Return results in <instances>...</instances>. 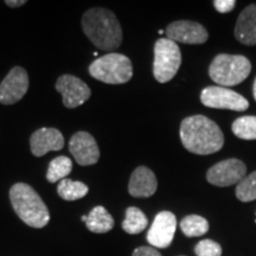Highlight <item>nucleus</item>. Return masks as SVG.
<instances>
[{"label": "nucleus", "instance_id": "obj_16", "mask_svg": "<svg viewBox=\"0 0 256 256\" xmlns=\"http://www.w3.org/2000/svg\"><path fill=\"white\" fill-rule=\"evenodd\" d=\"M235 37L244 46H256V4H252L240 14L235 26Z\"/></svg>", "mask_w": 256, "mask_h": 256}, {"label": "nucleus", "instance_id": "obj_2", "mask_svg": "<svg viewBox=\"0 0 256 256\" xmlns=\"http://www.w3.org/2000/svg\"><path fill=\"white\" fill-rule=\"evenodd\" d=\"M82 28L98 49L114 51L122 43V28L116 16L107 8H90L83 14Z\"/></svg>", "mask_w": 256, "mask_h": 256}, {"label": "nucleus", "instance_id": "obj_24", "mask_svg": "<svg viewBox=\"0 0 256 256\" xmlns=\"http://www.w3.org/2000/svg\"><path fill=\"white\" fill-rule=\"evenodd\" d=\"M194 252L197 256H220L222 247L212 240H202L194 247Z\"/></svg>", "mask_w": 256, "mask_h": 256}, {"label": "nucleus", "instance_id": "obj_7", "mask_svg": "<svg viewBox=\"0 0 256 256\" xmlns=\"http://www.w3.org/2000/svg\"><path fill=\"white\" fill-rule=\"evenodd\" d=\"M202 104L209 108L217 110H230L236 112H243L248 110L249 102L238 92L229 88L211 86L203 89L200 94Z\"/></svg>", "mask_w": 256, "mask_h": 256}, {"label": "nucleus", "instance_id": "obj_25", "mask_svg": "<svg viewBox=\"0 0 256 256\" xmlns=\"http://www.w3.org/2000/svg\"><path fill=\"white\" fill-rule=\"evenodd\" d=\"M214 6L220 14H228L235 8L236 2L235 0H215Z\"/></svg>", "mask_w": 256, "mask_h": 256}, {"label": "nucleus", "instance_id": "obj_17", "mask_svg": "<svg viewBox=\"0 0 256 256\" xmlns=\"http://www.w3.org/2000/svg\"><path fill=\"white\" fill-rule=\"evenodd\" d=\"M86 226L92 232L104 234L114 228V220L106 208L98 206L89 212Z\"/></svg>", "mask_w": 256, "mask_h": 256}, {"label": "nucleus", "instance_id": "obj_5", "mask_svg": "<svg viewBox=\"0 0 256 256\" xmlns=\"http://www.w3.org/2000/svg\"><path fill=\"white\" fill-rule=\"evenodd\" d=\"M92 78L108 84H124L133 76L130 60L122 54L112 52L95 60L89 66Z\"/></svg>", "mask_w": 256, "mask_h": 256}, {"label": "nucleus", "instance_id": "obj_26", "mask_svg": "<svg viewBox=\"0 0 256 256\" xmlns=\"http://www.w3.org/2000/svg\"><path fill=\"white\" fill-rule=\"evenodd\" d=\"M132 256H162V254H160L156 248L142 246V247L136 248V250L133 252Z\"/></svg>", "mask_w": 256, "mask_h": 256}, {"label": "nucleus", "instance_id": "obj_28", "mask_svg": "<svg viewBox=\"0 0 256 256\" xmlns=\"http://www.w3.org/2000/svg\"><path fill=\"white\" fill-rule=\"evenodd\" d=\"M252 95H254V98L256 100V78L254 80V84H252Z\"/></svg>", "mask_w": 256, "mask_h": 256}, {"label": "nucleus", "instance_id": "obj_23", "mask_svg": "<svg viewBox=\"0 0 256 256\" xmlns=\"http://www.w3.org/2000/svg\"><path fill=\"white\" fill-rule=\"evenodd\" d=\"M236 197L241 202L256 200V171L246 176L236 186Z\"/></svg>", "mask_w": 256, "mask_h": 256}, {"label": "nucleus", "instance_id": "obj_14", "mask_svg": "<svg viewBox=\"0 0 256 256\" xmlns=\"http://www.w3.org/2000/svg\"><path fill=\"white\" fill-rule=\"evenodd\" d=\"M30 146L34 156H43L51 151H60L64 147L63 134L57 128H40L31 136Z\"/></svg>", "mask_w": 256, "mask_h": 256}, {"label": "nucleus", "instance_id": "obj_29", "mask_svg": "<svg viewBox=\"0 0 256 256\" xmlns=\"http://www.w3.org/2000/svg\"><path fill=\"white\" fill-rule=\"evenodd\" d=\"M81 220H83V222L86 223V220H87V216H82V217H81Z\"/></svg>", "mask_w": 256, "mask_h": 256}, {"label": "nucleus", "instance_id": "obj_10", "mask_svg": "<svg viewBox=\"0 0 256 256\" xmlns=\"http://www.w3.org/2000/svg\"><path fill=\"white\" fill-rule=\"evenodd\" d=\"M28 89V72L22 66H14L10 70L0 84V104L6 106L17 104L24 98Z\"/></svg>", "mask_w": 256, "mask_h": 256}, {"label": "nucleus", "instance_id": "obj_11", "mask_svg": "<svg viewBox=\"0 0 256 256\" xmlns=\"http://www.w3.org/2000/svg\"><path fill=\"white\" fill-rule=\"evenodd\" d=\"M177 218L170 211H162L156 216L151 228L147 232V241L153 248H168L174 241Z\"/></svg>", "mask_w": 256, "mask_h": 256}, {"label": "nucleus", "instance_id": "obj_13", "mask_svg": "<svg viewBox=\"0 0 256 256\" xmlns=\"http://www.w3.org/2000/svg\"><path fill=\"white\" fill-rule=\"evenodd\" d=\"M168 40L184 44H203L209 38L206 28L191 20L174 22L165 30Z\"/></svg>", "mask_w": 256, "mask_h": 256}, {"label": "nucleus", "instance_id": "obj_18", "mask_svg": "<svg viewBox=\"0 0 256 256\" xmlns=\"http://www.w3.org/2000/svg\"><path fill=\"white\" fill-rule=\"evenodd\" d=\"M148 218L139 208L130 206L126 210V217L122 222V229L130 235H136L146 229Z\"/></svg>", "mask_w": 256, "mask_h": 256}, {"label": "nucleus", "instance_id": "obj_19", "mask_svg": "<svg viewBox=\"0 0 256 256\" xmlns=\"http://www.w3.org/2000/svg\"><path fill=\"white\" fill-rule=\"evenodd\" d=\"M89 188L87 185L82 182L72 180V179H63L60 182L58 188H57V192L58 196L64 200H78L81 198L87 196Z\"/></svg>", "mask_w": 256, "mask_h": 256}, {"label": "nucleus", "instance_id": "obj_21", "mask_svg": "<svg viewBox=\"0 0 256 256\" xmlns=\"http://www.w3.org/2000/svg\"><path fill=\"white\" fill-rule=\"evenodd\" d=\"M180 229L188 238H198L209 232V222L202 216L188 215L180 220Z\"/></svg>", "mask_w": 256, "mask_h": 256}, {"label": "nucleus", "instance_id": "obj_12", "mask_svg": "<svg viewBox=\"0 0 256 256\" xmlns=\"http://www.w3.org/2000/svg\"><path fill=\"white\" fill-rule=\"evenodd\" d=\"M69 151L81 166L94 165L100 159V150L94 136L88 132H78L69 142Z\"/></svg>", "mask_w": 256, "mask_h": 256}, {"label": "nucleus", "instance_id": "obj_15", "mask_svg": "<svg viewBox=\"0 0 256 256\" xmlns=\"http://www.w3.org/2000/svg\"><path fill=\"white\" fill-rule=\"evenodd\" d=\"M158 188V180L152 170L146 166H139L130 176L128 192L136 198H147L156 194Z\"/></svg>", "mask_w": 256, "mask_h": 256}, {"label": "nucleus", "instance_id": "obj_4", "mask_svg": "<svg viewBox=\"0 0 256 256\" xmlns=\"http://www.w3.org/2000/svg\"><path fill=\"white\" fill-rule=\"evenodd\" d=\"M252 72V64L246 56L220 54L212 60L209 76L220 87H234L242 83Z\"/></svg>", "mask_w": 256, "mask_h": 256}, {"label": "nucleus", "instance_id": "obj_9", "mask_svg": "<svg viewBox=\"0 0 256 256\" xmlns=\"http://www.w3.org/2000/svg\"><path fill=\"white\" fill-rule=\"evenodd\" d=\"M56 90L63 98V104L69 110L80 107L89 100L92 95L90 88L81 78L72 75H62L56 81Z\"/></svg>", "mask_w": 256, "mask_h": 256}, {"label": "nucleus", "instance_id": "obj_1", "mask_svg": "<svg viewBox=\"0 0 256 256\" xmlns=\"http://www.w3.org/2000/svg\"><path fill=\"white\" fill-rule=\"evenodd\" d=\"M179 136L185 148L194 154H212L224 145L218 124L204 115H194L182 121Z\"/></svg>", "mask_w": 256, "mask_h": 256}, {"label": "nucleus", "instance_id": "obj_3", "mask_svg": "<svg viewBox=\"0 0 256 256\" xmlns=\"http://www.w3.org/2000/svg\"><path fill=\"white\" fill-rule=\"evenodd\" d=\"M10 200L14 212L32 228H44L50 220V214L36 190L25 183H17L10 190Z\"/></svg>", "mask_w": 256, "mask_h": 256}, {"label": "nucleus", "instance_id": "obj_8", "mask_svg": "<svg viewBox=\"0 0 256 256\" xmlns=\"http://www.w3.org/2000/svg\"><path fill=\"white\" fill-rule=\"evenodd\" d=\"M247 174V166L242 160L232 158L220 162L206 172V179L215 186L226 188L238 184Z\"/></svg>", "mask_w": 256, "mask_h": 256}, {"label": "nucleus", "instance_id": "obj_22", "mask_svg": "<svg viewBox=\"0 0 256 256\" xmlns=\"http://www.w3.org/2000/svg\"><path fill=\"white\" fill-rule=\"evenodd\" d=\"M232 133L240 139L256 140V116H241L234 121Z\"/></svg>", "mask_w": 256, "mask_h": 256}, {"label": "nucleus", "instance_id": "obj_27", "mask_svg": "<svg viewBox=\"0 0 256 256\" xmlns=\"http://www.w3.org/2000/svg\"><path fill=\"white\" fill-rule=\"evenodd\" d=\"M5 4L8 5V8H20V6L26 4V2H25V0H18V2H14V0H6Z\"/></svg>", "mask_w": 256, "mask_h": 256}, {"label": "nucleus", "instance_id": "obj_6", "mask_svg": "<svg viewBox=\"0 0 256 256\" xmlns=\"http://www.w3.org/2000/svg\"><path fill=\"white\" fill-rule=\"evenodd\" d=\"M182 64V52L177 43L168 38H160L154 46L153 75L159 83L171 81Z\"/></svg>", "mask_w": 256, "mask_h": 256}, {"label": "nucleus", "instance_id": "obj_20", "mask_svg": "<svg viewBox=\"0 0 256 256\" xmlns=\"http://www.w3.org/2000/svg\"><path fill=\"white\" fill-rule=\"evenodd\" d=\"M72 170V159L66 156H56L49 164V168L46 172V179L49 183H56L58 180H63L69 176Z\"/></svg>", "mask_w": 256, "mask_h": 256}]
</instances>
